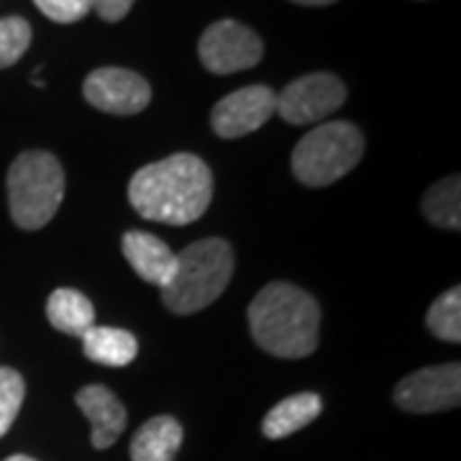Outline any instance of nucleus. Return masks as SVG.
Here are the masks:
<instances>
[{
    "mask_svg": "<svg viewBox=\"0 0 461 461\" xmlns=\"http://www.w3.org/2000/svg\"><path fill=\"white\" fill-rule=\"evenodd\" d=\"M32 23L21 16L0 18V69L14 67L32 44Z\"/></svg>",
    "mask_w": 461,
    "mask_h": 461,
    "instance_id": "19",
    "label": "nucleus"
},
{
    "mask_svg": "<svg viewBox=\"0 0 461 461\" xmlns=\"http://www.w3.org/2000/svg\"><path fill=\"white\" fill-rule=\"evenodd\" d=\"M121 249H123L126 262L131 264L133 272L144 282L162 290L167 282L172 280L177 251L167 247L159 236L147 233V230H129L121 239Z\"/></svg>",
    "mask_w": 461,
    "mask_h": 461,
    "instance_id": "12",
    "label": "nucleus"
},
{
    "mask_svg": "<svg viewBox=\"0 0 461 461\" xmlns=\"http://www.w3.org/2000/svg\"><path fill=\"white\" fill-rule=\"evenodd\" d=\"M393 400L400 411L415 412V415L459 408L461 366L451 362L418 369L415 375L397 382Z\"/></svg>",
    "mask_w": 461,
    "mask_h": 461,
    "instance_id": "8",
    "label": "nucleus"
},
{
    "mask_svg": "<svg viewBox=\"0 0 461 461\" xmlns=\"http://www.w3.org/2000/svg\"><path fill=\"white\" fill-rule=\"evenodd\" d=\"M136 0H93V8L103 21L108 23H118L123 18L129 16V11L133 8Z\"/></svg>",
    "mask_w": 461,
    "mask_h": 461,
    "instance_id": "22",
    "label": "nucleus"
},
{
    "mask_svg": "<svg viewBox=\"0 0 461 461\" xmlns=\"http://www.w3.org/2000/svg\"><path fill=\"white\" fill-rule=\"evenodd\" d=\"M198 54L203 67L213 75H233L251 69L262 62L264 44L249 26L223 18L211 23L198 41Z\"/></svg>",
    "mask_w": 461,
    "mask_h": 461,
    "instance_id": "6",
    "label": "nucleus"
},
{
    "mask_svg": "<svg viewBox=\"0 0 461 461\" xmlns=\"http://www.w3.org/2000/svg\"><path fill=\"white\" fill-rule=\"evenodd\" d=\"M290 3L308 5V8H323V5H333V3H339V0H290Z\"/></svg>",
    "mask_w": 461,
    "mask_h": 461,
    "instance_id": "23",
    "label": "nucleus"
},
{
    "mask_svg": "<svg viewBox=\"0 0 461 461\" xmlns=\"http://www.w3.org/2000/svg\"><path fill=\"white\" fill-rule=\"evenodd\" d=\"M321 412H323V397L318 393H297V395L285 397L264 415L262 433L272 441H280L311 426Z\"/></svg>",
    "mask_w": 461,
    "mask_h": 461,
    "instance_id": "14",
    "label": "nucleus"
},
{
    "mask_svg": "<svg viewBox=\"0 0 461 461\" xmlns=\"http://www.w3.org/2000/svg\"><path fill=\"white\" fill-rule=\"evenodd\" d=\"M83 351L90 362L121 369L136 359L139 341L131 330L113 329V326H93L83 336Z\"/></svg>",
    "mask_w": 461,
    "mask_h": 461,
    "instance_id": "15",
    "label": "nucleus"
},
{
    "mask_svg": "<svg viewBox=\"0 0 461 461\" xmlns=\"http://www.w3.org/2000/svg\"><path fill=\"white\" fill-rule=\"evenodd\" d=\"M429 330L446 344L461 341V287H451L429 308L426 315Z\"/></svg>",
    "mask_w": 461,
    "mask_h": 461,
    "instance_id": "18",
    "label": "nucleus"
},
{
    "mask_svg": "<svg viewBox=\"0 0 461 461\" xmlns=\"http://www.w3.org/2000/svg\"><path fill=\"white\" fill-rule=\"evenodd\" d=\"M180 420L172 415H157L147 420L131 438V461H175L182 446Z\"/></svg>",
    "mask_w": 461,
    "mask_h": 461,
    "instance_id": "13",
    "label": "nucleus"
},
{
    "mask_svg": "<svg viewBox=\"0 0 461 461\" xmlns=\"http://www.w3.org/2000/svg\"><path fill=\"white\" fill-rule=\"evenodd\" d=\"M47 318L57 330L67 336H80L95 326V308L75 287H57L47 300Z\"/></svg>",
    "mask_w": 461,
    "mask_h": 461,
    "instance_id": "16",
    "label": "nucleus"
},
{
    "mask_svg": "<svg viewBox=\"0 0 461 461\" xmlns=\"http://www.w3.org/2000/svg\"><path fill=\"white\" fill-rule=\"evenodd\" d=\"M33 5L54 23H77L90 14L93 0H33Z\"/></svg>",
    "mask_w": 461,
    "mask_h": 461,
    "instance_id": "21",
    "label": "nucleus"
},
{
    "mask_svg": "<svg viewBox=\"0 0 461 461\" xmlns=\"http://www.w3.org/2000/svg\"><path fill=\"white\" fill-rule=\"evenodd\" d=\"M233 249L223 239H200L177 254L175 275L162 287V303L175 315L205 311L226 293L233 277Z\"/></svg>",
    "mask_w": 461,
    "mask_h": 461,
    "instance_id": "3",
    "label": "nucleus"
},
{
    "mask_svg": "<svg viewBox=\"0 0 461 461\" xmlns=\"http://www.w3.org/2000/svg\"><path fill=\"white\" fill-rule=\"evenodd\" d=\"M213 200V175L195 154H172L141 167L129 182L133 211L167 226H187L205 215Z\"/></svg>",
    "mask_w": 461,
    "mask_h": 461,
    "instance_id": "1",
    "label": "nucleus"
},
{
    "mask_svg": "<svg viewBox=\"0 0 461 461\" xmlns=\"http://www.w3.org/2000/svg\"><path fill=\"white\" fill-rule=\"evenodd\" d=\"M346 100V85L341 77L330 72H313L303 75L287 85L277 95L275 113H280L282 121L293 126H308L326 121L330 113H336Z\"/></svg>",
    "mask_w": 461,
    "mask_h": 461,
    "instance_id": "7",
    "label": "nucleus"
},
{
    "mask_svg": "<svg viewBox=\"0 0 461 461\" xmlns=\"http://www.w3.org/2000/svg\"><path fill=\"white\" fill-rule=\"evenodd\" d=\"M62 200L65 169L59 159L41 149L21 151L8 169V208L18 229H44L57 215Z\"/></svg>",
    "mask_w": 461,
    "mask_h": 461,
    "instance_id": "4",
    "label": "nucleus"
},
{
    "mask_svg": "<svg viewBox=\"0 0 461 461\" xmlns=\"http://www.w3.org/2000/svg\"><path fill=\"white\" fill-rule=\"evenodd\" d=\"M23 397H26V382L21 372L11 366H0V438L16 423Z\"/></svg>",
    "mask_w": 461,
    "mask_h": 461,
    "instance_id": "20",
    "label": "nucleus"
},
{
    "mask_svg": "<svg viewBox=\"0 0 461 461\" xmlns=\"http://www.w3.org/2000/svg\"><path fill=\"white\" fill-rule=\"evenodd\" d=\"M75 402L93 426L90 444L98 451L111 448L121 438V433L126 429V420H129L123 402L105 384H87L83 390H77Z\"/></svg>",
    "mask_w": 461,
    "mask_h": 461,
    "instance_id": "11",
    "label": "nucleus"
},
{
    "mask_svg": "<svg viewBox=\"0 0 461 461\" xmlns=\"http://www.w3.org/2000/svg\"><path fill=\"white\" fill-rule=\"evenodd\" d=\"M85 100L111 115H136L151 103V85L123 67H100L83 83Z\"/></svg>",
    "mask_w": 461,
    "mask_h": 461,
    "instance_id": "9",
    "label": "nucleus"
},
{
    "mask_svg": "<svg viewBox=\"0 0 461 461\" xmlns=\"http://www.w3.org/2000/svg\"><path fill=\"white\" fill-rule=\"evenodd\" d=\"M364 133L348 121H329L315 126L297 141L293 175L305 187H329L359 165Z\"/></svg>",
    "mask_w": 461,
    "mask_h": 461,
    "instance_id": "5",
    "label": "nucleus"
},
{
    "mask_svg": "<svg viewBox=\"0 0 461 461\" xmlns=\"http://www.w3.org/2000/svg\"><path fill=\"white\" fill-rule=\"evenodd\" d=\"M423 215L433 226L459 230L461 226V180L459 175L436 182L423 195Z\"/></svg>",
    "mask_w": 461,
    "mask_h": 461,
    "instance_id": "17",
    "label": "nucleus"
},
{
    "mask_svg": "<svg viewBox=\"0 0 461 461\" xmlns=\"http://www.w3.org/2000/svg\"><path fill=\"white\" fill-rule=\"evenodd\" d=\"M5 461H36L32 459V456H26V454H14V456H8Z\"/></svg>",
    "mask_w": 461,
    "mask_h": 461,
    "instance_id": "24",
    "label": "nucleus"
},
{
    "mask_svg": "<svg viewBox=\"0 0 461 461\" xmlns=\"http://www.w3.org/2000/svg\"><path fill=\"white\" fill-rule=\"evenodd\" d=\"M249 329L257 346L280 359H305L318 348L321 305L290 282H269L249 305Z\"/></svg>",
    "mask_w": 461,
    "mask_h": 461,
    "instance_id": "2",
    "label": "nucleus"
},
{
    "mask_svg": "<svg viewBox=\"0 0 461 461\" xmlns=\"http://www.w3.org/2000/svg\"><path fill=\"white\" fill-rule=\"evenodd\" d=\"M277 95L267 85H249L215 103L211 126L221 139H241L262 129L272 118Z\"/></svg>",
    "mask_w": 461,
    "mask_h": 461,
    "instance_id": "10",
    "label": "nucleus"
}]
</instances>
